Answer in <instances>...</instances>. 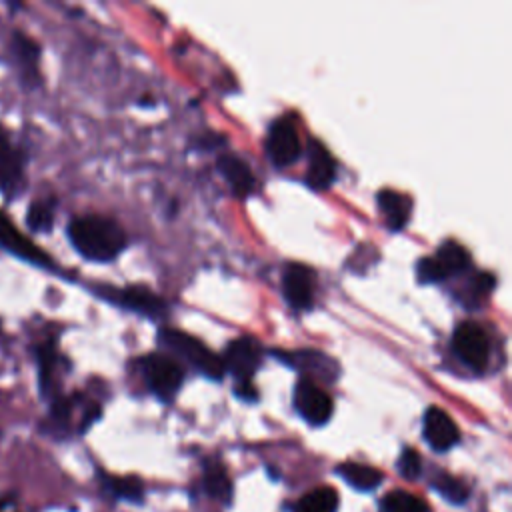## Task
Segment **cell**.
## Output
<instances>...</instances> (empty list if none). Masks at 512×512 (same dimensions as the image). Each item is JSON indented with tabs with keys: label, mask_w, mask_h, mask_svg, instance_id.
I'll use <instances>...</instances> for the list:
<instances>
[{
	"label": "cell",
	"mask_w": 512,
	"mask_h": 512,
	"mask_svg": "<svg viewBox=\"0 0 512 512\" xmlns=\"http://www.w3.org/2000/svg\"><path fill=\"white\" fill-rule=\"evenodd\" d=\"M72 246L88 260L108 262L126 248L124 230L110 218L98 214L78 216L68 224Z\"/></svg>",
	"instance_id": "6da1fadb"
},
{
	"label": "cell",
	"mask_w": 512,
	"mask_h": 512,
	"mask_svg": "<svg viewBox=\"0 0 512 512\" xmlns=\"http://www.w3.org/2000/svg\"><path fill=\"white\" fill-rule=\"evenodd\" d=\"M158 340L170 348L172 352L180 354L186 362H190L198 372H202L208 378H222L224 376V362L218 354H214L210 348H206L198 338L176 330V328H160Z\"/></svg>",
	"instance_id": "7a4b0ae2"
},
{
	"label": "cell",
	"mask_w": 512,
	"mask_h": 512,
	"mask_svg": "<svg viewBox=\"0 0 512 512\" xmlns=\"http://www.w3.org/2000/svg\"><path fill=\"white\" fill-rule=\"evenodd\" d=\"M142 372L150 390L162 400H170L180 390L184 380V370L180 364L166 354H148L142 360Z\"/></svg>",
	"instance_id": "3957f363"
},
{
	"label": "cell",
	"mask_w": 512,
	"mask_h": 512,
	"mask_svg": "<svg viewBox=\"0 0 512 512\" xmlns=\"http://www.w3.org/2000/svg\"><path fill=\"white\" fill-rule=\"evenodd\" d=\"M294 406L310 424H324L332 416V398L312 378L304 376L294 388Z\"/></svg>",
	"instance_id": "277c9868"
},
{
	"label": "cell",
	"mask_w": 512,
	"mask_h": 512,
	"mask_svg": "<svg viewBox=\"0 0 512 512\" xmlns=\"http://www.w3.org/2000/svg\"><path fill=\"white\" fill-rule=\"evenodd\" d=\"M452 346L462 362L474 370H482L488 362V338L486 332L476 322H462L456 326L452 336Z\"/></svg>",
	"instance_id": "5b68a950"
},
{
	"label": "cell",
	"mask_w": 512,
	"mask_h": 512,
	"mask_svg": "<svg viewBox=\"0 0 512 512\" xmlns=\"http://www.w3.org/2000/svg\"><path fill=\"white\" fill-rule=\"evenodd\" d=\"M0 246L34 266L54 268L52 258L40 246H36L26 234H22L2 210H0Z\"/></svg>",
	"instance_id": "8992f818"
},
{
	"label": "cell",
	"mask_w": 512,
	"mask_h": 512,
	"mask_svg": "<svg viewBox=\"0 0 512 512\" xmlns=\"http://www.w3.org/2000/svg\"><path fill=\"white\" fill-rule=\"evenodd\" d=\"M262 360V346L252 336H240L228 342L224 350V370H230L236 380H250Z\"/></svg>",
	"instance_id": "52a82bcc"
},
{
	"label": "cell",
	"mask_w": 512,
	"mask_h": 512,
	"mask_svg": "<svg viewBox=\"0 0 512 512\" xmlns=\"http://www.w3.org/2000/svg\"><path fill=\"white\" fill-rule=\"evenodd\" d=\"M266 152L276 166H288L300 156L302 144L296 126L288 118H278L272 122L266 138Z\"/></svg>",
	"instance_id": "ba28073f"
},
{
	"label": "cell",
	"mask_w": 512,
	"mask_h": 512,
	"mask_svg": "<svg viewBox=\"0 0 512 512\" xmlns=\"http://www.w3.org/2000/svg\"><path fill=\"white\" fill-rule=\"evenodd\" d=\"M282 288L284 296L290 302V306L298 310H306L312 306L314 300V280L310 268L304 264H288L282 274Z\"/></svg>",
	"instance_id": "9c48e42d"
},
{
	"label": "cell",
	"mask_w": 512,
	"mask_h": 512,
	"mask_svg": "<svg viewBox=\"0 0 512 512\" xmlns=\"http://www.w3.org/2000/svg\"><path fill=\"white\" fill-rule=\"evenodd\" d=\"M424 438L434 450L442 452L458 442L460 432L454 420L442 408L430 406L424 414Z\"/></svg>",
	"instance_id": "30bf717a"
},
{
	"label": "cell",
	"mask_w": 512,
	"mask_h": 512,
	"mask_svg": "<svg viewBox=\"0 0 512 512\" xmlns=\"http://www.w3.org/2000/svg\"><path fill=\"white\" fill-rule=\"evenodd\" d=\"M106 298L114 300L116 304L134 310L144 316H160L164 312V300L142 286H130L122 290H110Z\"/></svg>",
	"instance_id": "8fae6325"
},
{
	"label": "cell",
	"mask_w": 512,
	"mask_h": 512,
	"mask_svg": "<svg viewBox=\"0 0 512 512\" xmlns=\"http://www.w3.org/2000/svg\"><path fill=\"white\" fill-rule=\"evenodd\" d=\"M12 54H14V60H16V66L20 68V76L26 84L30 86H36L38 84V58H40V48L38 44L24 32L16 30L12 34Z\"/></svg>",
	"instance_id": "7c38bea8"
},
{
	"label": "cell",
	"mask_w": 512,
	"mask_h": 512,
	"mask_svg": "<svg viewBox=\"0 0 512 512\" xmlns=\"http://www.w3.org/2000/svg\"><path fill=\"white\" fill-rule=\"evenodd\" d=\"M336 178V164L332 154L324 148V144L312 140L308 146V172L306 180L312 188L324 190Z\"/></svg>",
	"instance_id": "4fadbf2b"
},
{
	"label": "cell",
	"mask_w": 512,
	"mask_h": 512,
	"mask_svg": "<svg viewBox=\"0 0 512 512\" xmlns=\"http://www.w3.org/2000/svg\"><path fill=\"white\" fill-rule=\"evenodd\" d=\"M22 184V154L0 126V190L14 192Z\"/></svg>",
	"instance_id": "5bb4252c"
},
{
	"label": "cell",
	"mask_w": 512,
	"mask_h": 512,
	"mask_svg": "<svg viewBox=\"0 0 512 512\" xmlns=\"http://www.w3.org/2000/svg\"><path fill=\"white\" fill-rule=\"evenodd\" d=\"M220 174L228 180L232 192L236 196H248L254 188V176H252V170L250 166L238 158L236 154H222L216 162Z\"/></svg>",
	"instance_id": "9a60e30c"
},
{
	"label": "cell",
	"mask_w": 512,
	"mask_h": 512,
	"mask_svg": "<svg viewBox=\"0 0 512 512\" xmlns=\"http://www.w3.org/2000/svg\"><path fill=\"white\" fill-rule=\"evenodd\" d=\"M378 208L382 212V216L386 218L388 228L392 230H400L406 226L408 218H410V198L396 192V190H380L378 192Z\"/></svg>",
	"instance_id": "2e32d148"
},
{
	"label": "cell",
	"mask_w": 512,
	"mask_h": 512,
	"mask_svg": "<svg viewBox=\"0 0 512 512\" xmlns=\"http://www.w3.org/2000/svg\"><path fill=\"white\" fill-rule=\"evenodd\" d=\"M276 356L286 364H292L300 370L314 372V374H320V376H326V378H332L334 372H336V364L318 350H298L294 354L276 352Z\"/></svg>",
	"instance_id": "e0dca14e"
},
{
	"label": "cell",
	"mask_w": 512,
	"mask_h": 512,
	"mask_svg": "<svg viewBox=\"0 0 512 512\" xmlns=\"http://www.w3.org/2000/svg\"><path fill=\"white\" fill-rule=\"evenodd\" d=\"M336 472L356 490H374L382 482V472L360 462H342Z\"/></svg>",
	"instance_id": "ac0fdd59"
},
{
	"label": "cell",
	"mask_w": 512,
	"mask_h": 512,
	"mask_svg": "<svg viewBox=\"0 0 512 512\" xmlns=\"http://www.w3.org/2000/svg\"><path fill=\"white\" fill-rule=\"evenodd\" d=\"M204 490L220 502H230L232 498V482L224 470L222 464L218 462H208L204 466Z\"/></svg>",
	"instance_id": "d6986e66"
},
{
	"label": "cell",
	"mask_w": 512,
	"mask_h": 512,
	"mask_svg": "<svg viewBox=\"0 0 512 512\" xmlns=\"http://www.w3.org/2000/svg\"><path fill=\"white\" fill-rule=\"evenodd\" d=\"M338 508V494L330 486H320L304 494L294 512H336Z\"/></svg>",
	"instance_id": "ffe728a7"
},
{
	"label": "cell",
	"mask_w": 512,
	"mask_h": 512,
	"mask_svg": "<svg viewBox=\"0 0 512 512\" xmlns=\"http://www.w3.org/2000/svg\"><path fill=\"white\" fill-rule=\"evenodd\" d=\"M436 258L438 262L442 264V268L446 270V274H454V272H460L464 270L468 264H470V254L468 250L454 242V240H446L444 244H440L438 252H436Z\"/></svg>",
	"instance_id": "44dd1931"
},
{
	"label": "cell",
	"mask_w": 512,
	"mask_h": 512,
	"mask_svg": "<svg viewBox=\"0 0 512 512\" xmlns=\"http://www.w3.org/2000/svg\"><path fill=\"white\" fill-rule=\"evenodd\" d=\"M54 200L52 198H40L34 200L26 214V224L34 232H48L54 224Z\"/></svg>",
	"instance_id": "7402d4cb"
},
{
	"label": "cell",
	"mask_w": 512,
	"mask_h": 512,
	"mask_svg": "<svg viewBox=\"0 0 512 512\" xmlns=\"http://www.w3.org/2000/svg\"><path fill=\"white\" fill-rule=\"evenodd\" d=\"M384 512H430L428 504L404 490H392L384 498Z\"/></svg>",
	"instance_id": "603a6c76"
},
{
	"label": "cell",
	"mask_w": 512,
	"mask_h": 512,
	"mask_svg": "<svg viewBox=\"0 0 512 512\" xmlns=\"http://www.w3.org/2000/svg\"><path fill=\"white\" fill-rule=\"evenodd\" d=\"M432 486H434V490H436L444 500H448V502H452V504H462V502H466V498H468V486H466L462 480H458V478H454V476H450V474H446V472H440V474L432 480Z\"/></svg>",
	"instance_id": "cb8c5ba5"
},
{
	"label": "cell",
	"mask_w": 512,
	"mask_h": 512,
	"mask_svg": "<svg viewBox=\"0 0 512 512\" xmlns=\"http://www.w3.org/2000/svg\"><path fill=\"white\" fill-rule=\"evenodd\" d=\"M38 368H40V390L44 396H50L54 388V370H56V350L52 344H42L38 348Z\"/></svg>",
	"instance_id": "d4e9b609"
},
{
	"label": "cell",
	"mask_w": 512,
	"mask_h": 512,
	"mask_svg": "<svg viewBox=\"0 0 512 512\" xmlns=\"http://www.w3.org/2000/svg\"><path fill=\"white\" fill-rule=\"evenodd\" d=\"M108 488L126 500H140L142 498V482L136 476H112L108 478Z\"/></svg>",
	"instance_id": "484cf974"
},
{
	"label": "cell",
	"mask_w": 512,
	"mask_h": 512,
	"mask_svg": "<svg viewBox=\"0 0 512 512\" xmlns=\"http://www.w3.org/2000/svg\"><path fill=\"white\" fill-rule=\"evenodd\" d=\"M416 276L422 284H430V282L444 280L448 274H446V270L442 268V264L438 262L436 256H424L416 264Z\"/></svg>",
	"instance_id": "4316f807"
},
{
	"label": "cell",
	"mask_w": 512,
	"mask_h": 512,
	"mask_svg": "<svg viewBox=\"0 0 512 512\" xmlns=\"http://www.w3.org/2000/svg\"><path fill=\"white\" fill-rule=\"evenodd\" d=\"M398 470L402 472L404 478L414 480L418 478L420 470H422V462H420V454L414 448H404L398 460Z\"/></svg>",
	"instance_id": "83f0119b"
},
{
	"label": "cell",
	"mask_w": 512,
	"mask_h": 512,
	"mask_svg": "<svg viewBox=\"0 0 512 512\" xmlns=\"http://www.w3.org/2000/svg\"><path fill=\"white\" fill-rule=\"evenodd\" d=\"M234 392L238 398L246 400V402H252L258 398V390L252 386L250 380H236V386H234Z\"/></svg>",
	"instance_id": "f1b7e54d"
}]
</instances>
